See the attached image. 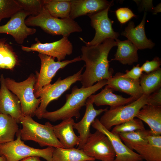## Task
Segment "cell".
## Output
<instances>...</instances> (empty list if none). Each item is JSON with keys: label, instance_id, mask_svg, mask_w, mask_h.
Returning a JSON list of instances; mask_svg holds the SVG:
<instances>
[{"label": "cell", "instance_id": "1", "mask_svg": "<svg viewBox=\"0 0 161 161\" xmlns=\"http://www.w3.org/2000/svg\"><path fill=\"white\" fill-rule=\"evenodd\" d=\"M116 46L115 40L108 38L98 44L82 47L80 58L85 62L86 69L80 81L81 87L91 86L96 82L108 80L112 76L113 70L109 68L108 56L112 48Z\"/></svg>", "mask_w": 161, "mask_h": 161}, {"label": "cell", "instance_id": "2", "mask_svg": "<svg viewBox=\"0 0 161 161\" xmlns=\"http://www.w3.org/2000/svg\"><path fill=\"white\" fill-rule=\"evenodd\" d=\"M107 80H103L97 82L95 85L86 88H79L74 86L70 94L66 95V102L60 108L53 112L47 111L42 116L44 118L52 122L63 120L72 117L77 119L80 117V111L86 105L87 98L91 95L107 84Z\"/></svg>", "mask_w": 161, "mask_h": 161}, {"label": "cell", "instance_id": "3", "mask_svg": "<svg viewBox=\"0 0 161 161\" xmlns=\"http://www.w3.org/2000/svg\"><path fill=\"white\" fill-rule=\"evenodd\" d=\"M27 26L38 27L52 35L67 37L72 33L80 32L82 29L78 23L70 17L60 19L52 16L44 7L36 16H29L25 20Z\"/></svg>", "mask_w": 161, "mask_h": 161}, {"label": "cell", "instance_id": "4", "mask_svg": "<svg viewBox=\"0 0 161 161\" xmlns=\"http://www.w3.org/2000/svg\"><path fill=\"white\" fill-rule=\"evenodd\" d=\"M20 123L22 125V129H20L22 140L34 141L41 147L64 148L55 137L52 125L49 122L42 124L34 120L31 117L23 116Z\"/></svg>", "mask_w": 161, "mask_h": 161}, {"label": "cell", "instance_id": "5", "mask_svg": "<svg viewBox=\"0 0 161 161\" xmlns=\"http://www.w3.org/2000/svg\"><path fill=\"white\" fill-rule=\"evenodd\" d=\"M36 79V75L31 74L25 80L17 82L9 78H4L5 85L8 89L18 98L21 106L23 115L32 117L35 115L41 99L35 97L33 89Z\"/></svg>", "mask_w": 161, "mask_h": 161}, {"label": "cell", "instance_id": "6", "mask_svg": "<svg viewBox=\"0 0 161 161\" xmlns=\"http://www.w3.org/2000/svg\"><path fill=\"white\" fill-rule=\"evenodd\" d=\"M16 139L13 141L0 144V155L7 161H20L31 156L42 157L47 161H52V155L55 148L47 147L42 149L36 148L24 143L21 138L20 129L16 134Z\"/></svg>", "mask_w": 161, "mask_h": 161}, {"label": "cell", "instance_id": "7", "mask_svg": "<svg viewBox=\"0 0 161 161\" xmlns=\"http://www.w3.org/2000/svg\"><path fill=\"white\" fill-rule=\"evenodd\" d=\"M150 95L143 94L139 98L130 103L107 109L99 120L100 123L110 130L112 127L135 118L139 110L147 104Z\"/></svg>", "mask_w": 161, "mask_h": 161}, {"label": "cell", "instance_id": "8", "mask_svg": "<svg viewBox=\"0 0 161 161\" xmlns=\"http://www.w3.org/2000/svg\"><path fill=\"white\" fill-rule=\"evenodd\" d=\"M84 66L77 72L61 80L60 78L54 83H51L43 87L36 97L41 98L40 104L35 111V115L39 119H42L43 114L47 111V107L52 101L57 100L71 85L80 81L82 72Z\"/></svg>", "mask_w": 161, "mask_h": 161}, {"label": "cell", "instance_id": "9", "mask_svg": "<svg viewBox=\"0 0 161 161\" xmlns=\"http://www.w3.org/2000/svg\"><path fill=\"white\" fill-rule=\"evenodd\" d=\"M112 6L98 12L87 15L91 20V25L95 29V32L93 38L89 42H86L82 38H80L86 46L98 44L108 38L115 40L117 39L119 34L114 31L112 27L113 21L108 16V11Z\"/></svg>", "mask_w": 161, "mask_h": 161}, {"label": "cell", "instance_id": "10", "mask_svg": "<svg viewBox=\"0 0 161 161\" xmlns=\"http://www.w3.org/2000/svg\"><path fill=\"white\" fill-rule=\"evenodd\" d=\"M38 56L41 61L40 72L36 73V79L33 92L36 97L44 86L50 84L57 72L68 64L81 61L80 56L71 60L55 61V58L47 55L39 53Z\"/></svg>", "mask_w": 161, "mask_h": 161}, {"label": "cell", "instance_id": "11", "mask_svg": "<svg viewBox=\"0 0 161 161\" xmlns=\"http://www.w3.org/2000/svg\"><path fill=\"white\" fill-rule=\"evenodd\" d=\"M89 157L102 161H113L115 154L108 137L96 130L91 133L81 149Z\"/></svg>", "mask_w": 161, "mask_h": 161}, {"label": "cell", "instance_id": "12", "mask_svg": "<svg viewBox=\"0 0 161 161\" xmlns=\"http://www.w3.org/2000/svg\"><path fill=\"white\" fill-rule=\"evenodd\" d=\"M36 42L30 47L22 45L21 49L26 52L36 51L55 58L58 61L64 60L67 55H71L73 51L72 43L67 37H64L60 40L49 43H41L36 39Z\"/></svg>", "mask_w": 161, "mask_h": 161}, {"label": "cell", "instance_id": "13", "mask_svg": "<svg viewBox=\"0 0 161 161\" xmlns=\"http://www.w3.org/2000/svg\"><path fill=\"white\" fill-rule=\"evenodd\" d=\"M29 14L21 10L15 14L5 24L0 26V34L10 35L17 43L22 44L24 40L30 35L35 33L36 30L30 28L25 23L26 17Z\"/></svg>", "mask_w": 161, "mask_h": 161}, {"label": "cell", "instance_id": "14", "mask_svg": "<svg viewBox=\"0 0 161 161\" xmlns=\"http://www.w3.org/2000/svg\"><path fill=\"white\" fill-rule=\"evenodd\" d=\"M91 126L96 130L104 134L110 140L115 154L113 161H142L140 155L128 147L123 143L119 135L114 134L106 129L95 118Z\"/></svg>", "mask_w": 161, "mask_h": 161}, {"label": "cell", "instance_id": "15", "mask_svg": "<svg viewBox=\"0 0 161 161\" xmlns=\"http://www.w3.org/2000/svg\"><path fill=\"white\" fill-rule=\"evenodd\" d=\"M3 75L0 76V112L1 113L8 115L20 123L23 115L20 101L17 96L7 88Z\"/></svg>", "mask_w": 161, "mask_h": 161}, {"label": "cell", "instance_id": "16", "mask_svg": "<svg viewBox=\"0 0 161 161\" xmlns=\"http://www.w3.org/2000/svg\"><path fill=\"white\" fill-rule=\"evenodd\" d=\"M91 95L86 100V109L83 117L80 121L76 123L75 122L73 125V128L77 131L79 134L80 142L78 148L80 149H81L86 143L91 133L90 126L96 117L108 109L107 108L95 109Z\"/></svg>", "mask_w": 161, "mask_h": 161}, {"label": "cell", "instance_id": "17", "mask_svg": "<svg viewBox=\"0 0 161 161\" xmlns=\"http://www.w3.org/2000/svg\"><path fill=\"white\" fill-rule=\"evenodd\" d=\"M146 13H144L140 23L135 27L134 23L130 21L121 35L127 38L138 49H152L155 44L147 38L145 32Z\"/></svg>", "mask_w": 161, "mask_h": 161}, {"label": "cell", "instance_id": "18", "mask_svg": "<svg viewBox=\"0 0 161 161\" xmlns=\"http://www.w3.org/2000/svg\"><path fill=\"white\" fill-rule=\"evenodd\" d=\"M71 9L69 17L77 18L103 10L113 4V1L105 0H70Z\"/></svg>", "mask_w": 161, "mask_h": 161}, {"label": "cell", "instance_id": "19", "mask_svg": "<svg viewBox=\"0 0 161 161\" xmlns=\"http://www.w3.org/2000/svg\"><path fill=\"white\" fill-rule=\"evenodd\" d=\"M122 73H117L107 80V85L113 90L125 93L136 100L140 97L143 93L140 81L124 77Z\"/></svg>", "mask_w": 161, "mask_h": 161}, {"label": "cell", "instance_id": "20", "mask_svg": "<svg viewBox=\"0 0 161 161\" xmlns=\"http://www.w3.org/2000/svg\"><path fill=\"white\" fill-rule=\"evenodd\" d=\"M74 123V120L70 118L62 120L56 125H52L55 137L65 148H74L79 144V137L76 135L73 130Z\"/></svg>", "mask_w": 161, "mask_h": 161}, {"label": "cell", "instance_id": "21", "mask_svg": "<svg viewBox=\"0 0 161 161\" xmlns=\"http://www.w3.org/2000/svg\"><path fill=\"white\" fill-rule=\"evenodd\" d=\"M136 117L148 126L152 135H161V106L145 105L139 110Z\"/></svg>", "mask_w": 161, "mask_h": 161}, {"label": "cell", "instance_id": "22", "mask_svg": "<svg viewBox=\"0 0 161 161\" xmlns=\"http://www.w3.org/2000/svg\"><path fill=\"white\" fill-rule=\"evenodd\" d=\"M131 149L146 161H161V136L150 135L147 143L134 146Z\"/></svg>", "mask_w": 161, "mask_h": 161}, {"label": "cell", "instance_id": "23", "mask_svg": "<svg viewBox=\"0 0 161 161\" xmlns=\"http://www.w3.org/2000/svg\"><path fill=\"white\" fill-rule=\"evenodd\" d=\"M113 91L106 85L100 93L96 95H91L93 103L97 106L109 105L110 106V108H112L128 104L136 100L131 97L125 98L114 94Z\"/></svg>", "mask_w": 161, "mask_h": 161}, {"label": "cell", "instance_id": "24", "mask_svg": "<svg viewBox=\"0 0 161 161\" xmlns=\"http://www.w3.org/2000/svg\"><path fill=\"white\" fill-rule=\"evenodd\" d=\"M117 47L114 58L111 60L119 61L124 65H131L138 60V49L128 40L121 41L118 39L115 40Z\"/></svg>", "mask_w": 161, "mask_h": 161}, {"label": "cell", "instance_id": "25", "mask_svg": "<svg viewBox=\"0 0 161 161\" xmlns=\"http://www.w3.org/2000/svg\"><path fill=\"white\" fill-rule=\"evenodd\" d=\"M52 161H90L95 160L87 155L81 149L74 147L66 148H55L52 155Z\"/></svg>", "mask_w": 161, "mask_h": 161}, {"label": "cell", "instance_id": "26", "mask_svg": "<svg viewBox=\"0 0 161 161\" xmlns=\"http://www.w3.org/2000/svg\"><path fill=\"white\" fill-rule=\"evenodd\" d=\"M16 120L8 115L0 114V144L13 141L19 130Z\"/></svg>", "mask_w": 161, "mask_h": 161}, {"label": "cell", "instance_id": "27", "mask_svg": "<svg viewBox=\"0 0 161 161\" xmlns=\"http://www.w3.org/2000/svg\"><path fill=\"white\" fill-rule=\"evenodd\" d=\"M44 7L52 16L65 18L69 17L70 0H44Z\"/></svg>", "mask_w": 161, "mask_h": 161}, {"label": "cell", "instance_id": "28", "mask_svg": "<svg viewBox=\"0 0 161 161\" xmlns=\"http://www.w3.org/2000/svg\"><path fill=\"white\" fill-rule=\"evenodd\" d=\"M140 83L144 94L150 95L160 88L161 68L148 73L143 74Z\"/></svg>", "mask_w": 161, "mask_h": 161}, {"label": "cell", "instance_id": "29", "mask_svg": "<svg viewBox=\"0 0 161 161\" xmlns=\"http://www.w3.org/2000/svg\"><path fill=\"white\" fill-rule=\"evenodd\" d=\"M18 56L6 40L0 39V69H13L19 64Z\"/></svg>", "mask_w": 161, "mask_h": 161}, {"label": "cell", "instance_id": "30", "mask_svg": "<svg viewBox=\"0 0 161 161\" xmlns=\"http://www.w3.org/2000/svg\"><path fill=\"white\" fill-rule=\"evenodd\" d=\"M151 135H152L150 130L145 129L120 133L118 135L125 144L131 149L134 146L147 143L148 136Z\"/></svg>", "mask_w": 161, "mask_h": 161}, {"label": "cell", "instance_id": "31", "mask_svg": "<svg viewBox=\"0 0 161 161\" xmlns=\"http://www.w3.org/2000/svg\"><path fill=\"white\" fill-rule=\"evenodd\" d=\"M143 121L138 118H134L125 123L114 126L111 132L118 135L122 133L145 129Z\"/></svg>", "mask_w": 161, "mask_h": 161}, {"label": "cell", "instance_id": "32", "mask_svg": "<svg viewBox=\"0 0 161 161\" xmlns=\"http://www.w3.org/2000/svg\"><path fill=\"white\" fill-rule=\"evenodd\" d=\"M22 10L16 0H0V22Z\"/></svg>", "mask_w": 161, "mask_h": 161}, {"label": "cell", "instance_id": "33", "mask_svg": "<svg viewBox=\"0 0 161 161\" xmlns=\"http://www.w3.org/2000/svg\"><path fill=\"white\" fill-rule=\"evenodd\" d=\"M22 9L30 16L38 15L44 8V0H16Z\"/></svg>", "mask_w": 161, "mask_h": 161}, {"label": "cell", "instance_id": "34", "mask_svg": "<svg viewBox=\"0 0 161 161\" xmlns=\"http://www.w3.org/2000/svg\"><path fill=\"white\" fill-rule=\"evenodd\" d=\"M115 14L117 20L121 24H124L133 17H136L132 11L127 7H121L115 11Z\"/></svg>", "mask_w": 161, "mask_h": 161}, {"label": "cell", "instance_id": "35", "mask_svg": "<svg viewBox=\"0 0 161 161\" xmlns=\"http://www.w3.org/2000/svg\"><path fill=\"white\" fill-rule=\"evenodd\" d=\"M161 64L160 59L155 57L151 61H146L141 66L142 72L148 73L155 71L159 68Z\"/></svg>", "mask_w": 161, "mask_h": 161}, {"label": "cell", "instance_id": "36", "mask_svg": "<svg viewBox=\"0 0 161 161\" xmlns=\"http://www.w3.org/2000/svg\"><path fill=\"white\" fill-rule=\"evenodd\" d=\"M143 74L141 66H140L139 64H137L136 66H134L130 70H126L125 73H122L121 75L124 77L140 81Z\"/></svg>", "mask_w": 161, "mask_h": 161}, {"label": "cell", "instance_id": "37", "mask_svg": "<svg viewBox=\"0 0 161 161\" xmlns=\"http://www.w3.org/2000/svg\"><path fill=\"white\" fill-rule=\"evenodd\" d=\"M147 104L161 106V88L149 95Z\"/></svg>", "mask_w": 161, "mask_h": 161}, {"label": "cell", "instance_id": "38", "mask_svg": "<svg viewBox=\"0 0 161 161\" xmlns=\"http://www.w3.org/2000/svg\"><path fill=\"white\" fill-rule=\"evenodd\" d=\"M40 158L38 156H31L25 158L20 161H42Z\"/></svg>", "mask_w": 161, "mask_h": 161}, {"label": "cell", "instance_id": "39", "mask_svg": "<svg viewBox=\"0 0 161 161\" xmlns=\"http://www.w3.org/2000/svg\"><path fill=\"white\" fill-rule=\"evenodd\" d=\"M0 161H7V160L4 156L0 155Z\"/></svg>", "mask_w": 161, "mask_h": 161}, {"label": "cell", "instance_id": "40", "mask_svg": "<svg viewBox=\"0 0 161 161\" xmlns=\"http://www.w3.org/2000/svg\"><path fill=\"white\" fill-rule=\"evenodd\" d=\"M95 161V160H92V161Z\"/></svg>", "mask_w": 161, "mask_h": 161}, {"label": "cell", "instance_id": "41", "mask_svg": "<svg viewBox=\"0 0 161 161\" xmlns=\"http://www.w3.org/2000/svg\"></svg>", "mask_w": 161, "mask_h": 161}, {"label": "cell", "instance_id": "42", "mask_svg": "<svg viewBox=\"0 0 161 161\" xmlns=\"http://www.w3.org/2000/svg\"></svg>", "mask_w": 161, "mask_h": 161}]
</instances>
